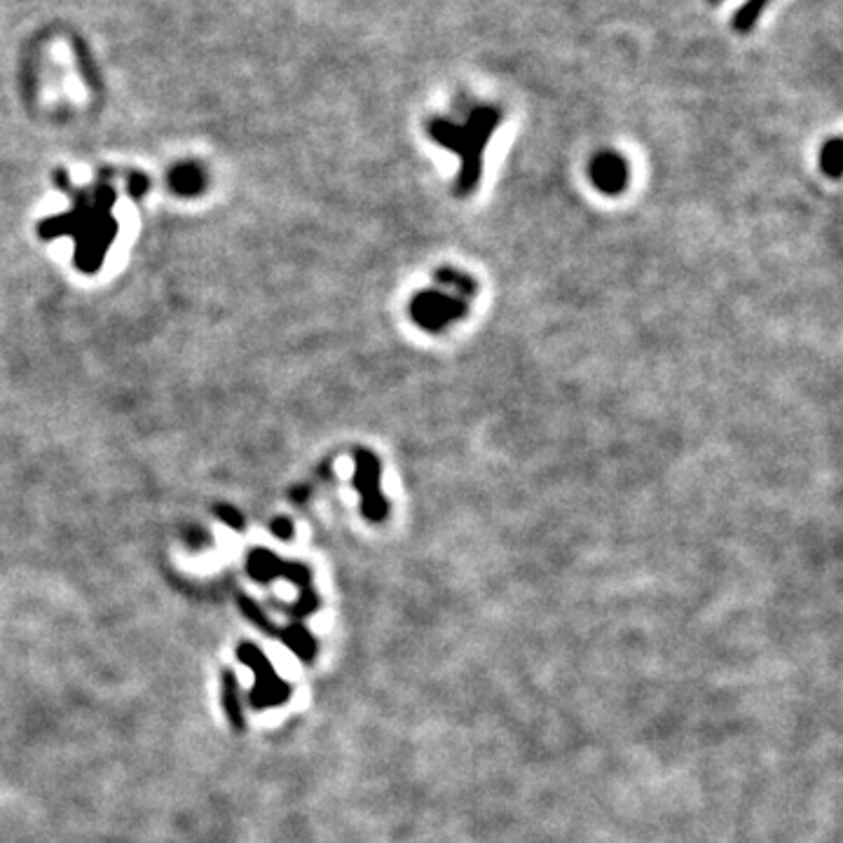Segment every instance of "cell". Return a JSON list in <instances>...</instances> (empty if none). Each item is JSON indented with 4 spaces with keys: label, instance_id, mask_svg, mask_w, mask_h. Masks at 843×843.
<instances>
[{
    "label": "cell",
    "instance_id": "obj_3",
    "mask_svg": "<svg viewBox=\"0 0 843 843\" xmlns=\"http://www.w3.org/2000/svg\"><path fill=\"white\" fill-rule=\"evenodd\" d=\"M221 703L225 719H228L232 729L237 733L246 731V717H244V703L242 694H239V682L235 670L225 668L221 673Z\"/></svg>",
    "mask_w": 843,
    "mask_h": 843
},
{
    "label": "cell",
    "instance_id": "obj_2",
    "mask_svg": "<svg viewBox=\"0 0 843 843\" xmlns=\"http://www.w3.org/2000/svg\"><path fill=\"white\" fill-rule=\"evenodd\" d=\"M237 659L253 670V687L249 691V705L253 710H267L284 705L291 698V684L277 675V670L265 656V651L253 642L237 647Z\"/></svg>",
    "mask_w": 843,
    "mask_h": 843
},
{
    "label": "cell",
    "instance_id": "obj_5",
    "mask_svg": "<svg viewBox=\"0 0 843 843\" xmlns=\"http://www.w3.org/2000/svg\"><path fill=\"white\" fill-rule=\"evenodd\" d=\"M593 178L602 190H621L626 181V164L614 153L600 155L593 162Z\"/></svg>",
    "mask_w": 843,
    "mask_h": 843
},
{
    "label": "cell",
    "instance_id": "obj_12",
    "mask_svg": "<svg viewBox=\"0 0 843 843\" xmlns=\"http://www.w3.org/2000/svg\"><path fill=\"white\" fill-rule=\"evenodd\" d=\"M715 3H719V0H715Z\"/></svg>",
    "mask_w": 843,
    "mask_h": 843
},
{
    "label": "cell",
    "instance_id": "obj_1",
    "mask_svg": "<svg viewBox=\"0 0 843 843\" xmlns=\"http://www.w3.org/2000/svg\"><path fill=\"white\" fill-rule=\"evenodd\" d=\"M502 120L497 108H476L471 120L464 127L452 125L445 120H434L429 125V134L445 148L457 150L464 155V183H474L478 176V160H481V148L490 139L495 127Z\"/></svg>",
    "mask_w": 843,
    "mask_h": 843
},
{
    "label": "cell",
    "instance_id": "obj_7",
    "mask_svg": "<svg viewBox=\"0 0 843 843\" xmlns=\"http://www.w3.org/2000/svg\"><path fill=\"white\" fill-rule=\"evenodd\" d=\"M769 3L771 0H747L743 8L736 12V17H733V29H736L738 33H747L755 29L757 19L762 17V12L766 8H769Z\"/></svg>",
    "mask_w": 843,
    "mask_h": 843
},
{
    "label": "cell",
    "instance_id": "obj_6",
    "mask_svg": "<svg viewBox=\"0 0 843 843\" xmlns=\"http://www.w3.org/2000/svg\"><path fill=\"white\" fill-rule=\"evenodd\" d=\"M246 570L260 584H267V581L284 577V562L270 551H253L249 555V562H246Z\"/></svg>",
    "mask_w": 843,
    "mask_h": 843
},
{
    "label": "cell",
    "instance_id": "obj_10",
    "mask_svg": "<svg viewBox=\"0 0 843 843\" xmlns=\"http://www.w3.org/2000/svg\"><path fill=\"white\" fill-rule=\"evenodd\" d=\"M272 532L277 534V537L289 539V537H291V523H289V520H274Z\"/></svg>",
    "mask_w": 843,
    "mask_h": 843
},
{
    "label": "cell",
    "instance_id": "obj_9",
    "mask_svg": "<svg viewBox=\"0 0 843 843\" xmlns=\"http://www.w3.org/2000/svg\"><path fill=\"white\" fill-rule=\"evenodd\" d=\"M822 164H825V169L829 174L836 176L839 174V167H841V143L839 141H829L825 148H822Z\"/></svg>",
    "mask_w": 843,
    "mask_h": 843
},
{
    "label": "cell",
    "instance_id": "obj_11",
    "mask_svg": "<svg viewBox=\"0 0 843 843\" xmlns=\"http://www.w3.org/2000/svg\"><path fill=\"white\" fill-rule=\"evenodd\" d=\"M221 518H223V520H228V523H230L232 527H235V530H242V527H244V525H242V518H239L237 513H235V511H230V509L221 511Z\"/></svg>",
    "mask_w": 843,
    "mask_h": 843
},
{
    "label": "cell",
    "instance_id": "obj_4",
    "mask_svg": "<svg viewBox=\"0 0 843 843\" xmlns=\"http://www.w3.org/2000/svg\"><path fill=\"white\" fill-rule=\"evenodd\" d=\"M277 640L284 642L300 661L310 663L314 656H317V640H314L310 630H307L300 621H293L286 628L277 630Z\"/></svg>",
    "mask_w": 843,
    "mask_h": 843
},
{
    "label": "cell",
    "instance_id": "obj_8",
    "mask_svg": "<svg viewBox=\"0 0 843 843\" xmlns=\"http://www.w3.org/2000/svg\"><path fill=\"white\" fill-rule=\"evenodd\" d=\"M237 602H239V609H242V614L253 623V626L260 628L267 635H277V628H274V623L267 619L263 607H260L256 600L249 598V595H239Z\"/></svg>",
    "mask_w": 843,
    "mask_h": 843
}]
</instances>
